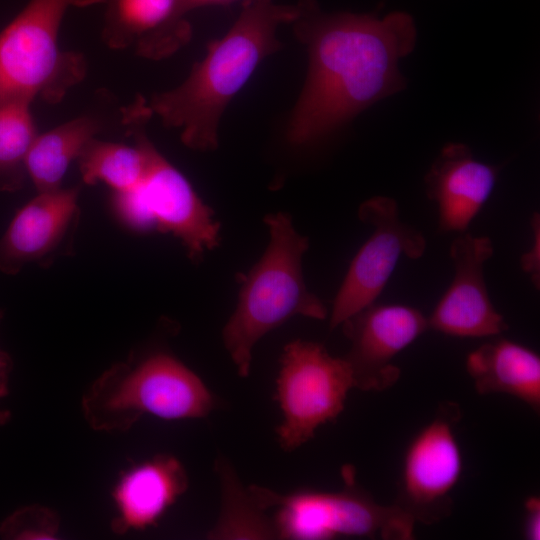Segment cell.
Segmentation results:
<instances>
[{
    "instance_id": "6da1fadb",
    "label": "cell",
    "mask_w": 540,
    "mask_h": 540,
    "mask_svg": "<svg viewBox=\"0 0 540 540\" xmlns=\"http://www.w3.org/2000/svg\"><path fill=\"white\" fill-rule=\"evenodd\" d=\"M294 31L306 45L309 69L289 120L294 146L325 137L375 102L403 91L399 61L416 44L414 19L406 12L383 18L350 12L325 13L302 0Z\"/></svg>"
},
{
    "instance_id": "7a4b0ae2",
    "label": "cell",
    "mask_w": 540,
    "mask_h": 540,
    "mask_svg": "<svg viewBox=\"0 0 540 540\" xmlns=\"http://www.w3.org/2000/svg\"><path fill=\"white\" fill-rule=\"evenodd\" d=\"M295 5L274 0H245L229 31L208 46L186 80L176 88L153 96L149 108L163 124L181 129L182 142L200 151L218 146L221 116L246 84L259 63L280 50L278 27L294 23L302 12Z\"/></svg>"
},
{
    "instance_id": "3957f363",
    "label": "cell",
    "mask_w": 540,
    "mask_h": 540,
    "mask_svg": "<svg viewBox=\"0 0 540 540\" xmlns=\"http://www.w3.org/2000/svg\"><path fill=\"white\" fill-rule=\"evenodd\" d=\"M270 240L260 260L242 280L235 311L222 340L238 374L247 377L256 343L294 315L324 320L327 309L304 280L302 258L309 247L291 217L282 212L264 219Z\"/></svg>"
},
{
    "instance_id": "277c9868",
    "label": "cell",
    "mask_w": 540,
    "mask_h": 540,
    "mask_svg": "<svg viewBox=\"0 0 540 540\" xmlns=\"http://www.w3.org/2000/svg\"><path fill=\"white\" fill-rule=\"evenodd\" d=\"M215 406V396L201 378L164 352L113 365L82 399L88 424L105 432L126 431L145 414L165 420L203 418Z\"/></svg>"
},
{
    "instance_id": "5b68a950",
    "label": "cell",
    "mask_w": 540,
    "mask_h": 540,
    "mask_svg": "<svg viewBox=\"0 0 540 540\" xmlns=\"http://www.w3.org/2000/svg\"><path fill=\"white\" fill-rule=\"evenodd\" d=\"M342 476L344 485L336 491L303 488L280 493L258 485L249 489L263 510H273L277 539H414L415 522L408 515L394 504L378 503L359 487L351 466L343 467Z\"/></svg>"
},
{
    "instance_id": "8992f818",
    "label": "cell",
    "mask_w": 540,
    "mask_h": 540,
    "mask_svg": "<svg viewBox=\"0 0 540 540\" xmlns=\"http://www.w3.org/2000/svg\"><path fill=\"white\" fill-rule=\"evenodd\" d=\"M104 0H30L0 33V103L61 99L84 76V61L58 47L60 24L70 7Z\"/></svg>"
},
{
    "instance_id": "52a82bcc",
    "label": "cell",
    "mask_w": 540,
    "mask_h": 540,
    "mask_svg": "<svg viewBox=\"0 0 540 540\" xmlns=\"http://www.w3.org/2000/svg\"><path fill=\"white\" fill-rule=\"evenodd\" d=\"M354 380L344 357L332 356L316 342L297 339L285 345L276 379L275 399L282 420L277 440L293 451L344 410Z\"/></svg>"
},
{
    "instance_id": "ba28073f",
    "label": "cell",
    "mask_w": 540,
    "mask_h": 540,
    "mask_svg": "<svg viewBox=\"0 0 540 540\" xmlns=\"http://www.w3.org/2000/svg\"><path fill=\"white\" fill-rule=\"evenodd\" d=\"M147 153L148 165L142 181L130 191L114 193V212L130 228L172 233L196 260L217 245L219 223L184 175L151 141Z\"/></svg>"
},
{
    "instance_id": "9c48e42d",
    "label": "cell",
    "mask_w": 540,
    "mask_h": 540,
    "mask_svg": "<svg viewBox=\"0 0 540 540\" xmlns=\"http://www.w3.org/2000/svg\"><path fill=\"white\" fill-rule=\"evenodd\" d=\"M461 410L444 402L409 442L394 505L415 523L435 524L452 512V492L463 471L455 427Z\"/></svg>"
},
{
    "instance_id": "30bf717a",
    "label": "cell",
    "mask_w": 540,
    "mask_h": 540,
    "mask_svg": "<svg viewBox=\"0 0 540 540\" xmlns=\"http://www.w3.org/2000/svg\"><path fill=\"white\" fill-rule=\"evenodd\" d=\"M358 216L373 231L351 261L335 296L331 329L375 302L402 255L417 259L426 248L421 232L400 220L398 205L392 198L376 196L364 201Z\"/></svg>"
},
{
    "instance_id": "8fae6325",
    "label": "cell",
    "mask_w": 540,
    "mask_h": 540,
    "mask_svg": "<svg viewBox=\"0 0 540 540\" xmlns=\"http://www.w3.org/2000/svg\"><path fill=\"white\" fill-rule=\"evenodd\" d=\"M341 325L350 341L344 359L350 366L354 388L375 392L397 383L401 371L393 360L429 329L421 311L400 304L372 303Z\"/></svg>"
},
{
    "instance_id": "7c38bea8",
    "label": "cell",
    "mask_w": 540,
    "mask_h": 540,
    "mask_svg": "<svg viewBox=\"0 0 540 540\" xmlns=\"http://www.w3.org/2000/svg\"><path fill=\"white\" fill-rule=\"evenodd\" d=\"M494 248L489 237L468 233L451 244L454 278L428 320L429 329L460 338L496 336L508 329L489 297L484 264Z\"/></svg>"
},
{
    "instance_id": "4fadbf2b",
    "label": "cell",
    "mask_w": 540,
    "mask_h": 540,
    "mask_svg": "<svg viewBox=\"0 0 540 540\" xmlns=\"http://www.w3.org/2000/svg\"><path fill=\"white\" fill-rule=\"evenodd\" d=\"M13 217L0 239V271L13 275L25 265L50 263L67 253L79 221V187L38 192Z\"/></svg>"
},
{
    "instance_id": "5bb4252c",
    "label": "cell",
    "mask_w": 540,
    "mask_h": 540,
    "mask_svg": "<svg viewBox=\"0 0 540 540\" xmlns=\"http://www.w3.org/2000/svg\"><path fill=\"white\" fill-rule=\"evenodd\" d=\"M499 168L473 156L463 143L446 144L424 177L426 194L436 202L441 231L465 232L489 199Z\"/></svg>"
},
{
    "instance_id": "9a60e30c",
    "label": "cell",
    "mask_w": 540,
    "mask_h": 540,
    "mask_svg": "<svg viewBox=\"0 0 540 540\" xmlns=\"http://www.w3.org/2000/svg\"><path fill=\"white\" fill-rule=\"evenodd\" d=\"M103 37L113 48L133 47L150 59L170 56L191 37L185 0H104Z\"/></svg>"
},
{
    "instance_id": "2e32d148",
    "label": "cell",
    "mask_w": 540,
    "mask_h": 540,
    "mask_svg": "<svg viewBox=\"0 0 540 540\" xmlns=\"http://www.w3.org/2000/svg\"><path fill=\"white\" fill-rule=\"evenodd\" d=\"M188 488L187 473L172 455L160 454L132 465L118 479L112 497L117 534L156 525Z\"/></svg>"
},
{
    "instance_id": "e0dca14e",
    "label": "cell",
    "mask_w": 540,
    "mask_h": 540,
    "mask_svg": "<svg viewBox=\"0 0 540 540\" xmlns=\"http://www.w3.org/2000/svg\"><path fill=\"white\" fill-rule=\"evenodd\" d=\"M465 367L479 394H507L539 412L540 357L534 350L498 338L471 351Z\"/></svg>"
},
{
    "instance_id": "ac0fdd59",
    "label": "cell",
    "mask_w": 540,
    "mask_h": 540,
    "mask_svg": "<svg viewBox=\"0 0 540 540\" xmlns=\"http://www.w3.org/2000/svg\"><path fill=\"white\" fill-rule=\"evenodd\" d=\"M152 115L143 99H138L125 112V123L133 135L135 145L92 139L84 148L79 159L82 179L86 184L103 182L114 193L134 189L143 179L147 165V138L142 124Z\"/></svg>"
},
{
    "instance_id": "d6986e66",
    "label": "cell",
    "mask_w": 540,
    "mask_h": 540,
    "mask_svg": "<svg viewBox=\"0 0 540 540\" xmlns=\"http://www.w3.org/2000/svg\"><path fill=\"white\" fill-rule=\"evenodd\" d=\"M99 123L91 117L75 118L37 135L25 160V169L38 192L61 188L71 164L99 132Z\"/></svg>"
},
{
    "instance_id": "ffe728a7",
    "label": "cell",
    "mask_w": 540,
    "mask_h": 540,
    "mask_svg": "<svg viewBox=\"0 0 540 540\" xmlns=\"http://www.w3.org/2000/svg\"><path fill=\"white\" fill-rule=\"evenodd\" d=\"M221 484V511L208 534L210 539H277L272 518L267 516L249 487L245 488L224 458L216 461Z\"/></svg>"
},
{
    "instance_id": "44dd1931",
    "label": "cell",
    "mask_w": 540,
    "mask_h": 540,
    "mask_svg": "<svg viewBox=\"0 0 540 540\" xmlns=\"http://www.w3.org/2000/svg\"><path fill=\"white\" fill-rule=\"evenodd\" d=\"M26 101L0 103V189L15 190L23 181L25 160L37 137Z\"/></svg>"
},
{
    "instance_id": "7402d4cb",
    "label": "cell",
    "mask_w": 540,
    "mask_h": 540,
    "mask_svg": "<svg viewBox=\"0 0 540 540\" xmlns=\"http://www.w3.org/2000/svg\"><path fill=\"white\" fill-rule=\"evenodd\" d=\"M59 524L58 515L51 509L40 505L25 506L3 520L0 536L12 540L54 539Z\"/></svg>"
},
{
    "instance_id": "603a6c76",
    "label": "cell",
    "mask_w": 540,
    "mask_h": 540,
    "mask_svg": "<svg viewBox=\"0 0 540 540\" xmlns=\"http://www.w3.org/2000/svg\"><path fill=\"white\" fill-rule=\"evenodd\" d=\"M533 243L531 249L521 256V267L530 275L534 286H540V219L539 213H534L531 219Z\"/></svg>"
},
{
    "instance_id": "cb8c5ba5",
    "label": "cell",
    "mask_w": 540,
    "mask_h": 540,
    "mask_svg": "<svg viewBox=\"0 0 540 540\" xmlns=\"http://www.w3.org/2000/svg\"><path fill=\"white\" fill-rule=\"evenodd\" d=\"M522 534L525 539H540V498L539 496H528L524 501V517Z\"/></svg>"
},
{
    "instance_id": "d4e9b609",
    "label": "cell",
    "mask_w": 540,
    "mask_h": 540,
    "mask_svg": "<svg viewBox=\"0 0 540 540\" xmlns=\"http://www.w3.org/2000/svg\"><path fill=\"white\" fill-rule=\"evenodd\" d=\"M3 318V312L0 310V322ZM12 370V360L10 356L0 350V400L4 398L8 392L9 376ZM11 417V413L0 407V425H4Z\"/></svg>"
},
{
    "instance_id": "484cf974",
    "label": "cell",
    "mask_w": 540,
    "mask_h": 540,
    "mask_svg": "<svg viewBox=\"0 0 540 540\" xmlns=\"http://www.w3.org/2000/svg\"><path fill=\"white\" fill-rule=\"evenodd\" d=\"M237 1L245 0H185L188 10L209 5H228Z\"/></svg>"
}]
</instances>
